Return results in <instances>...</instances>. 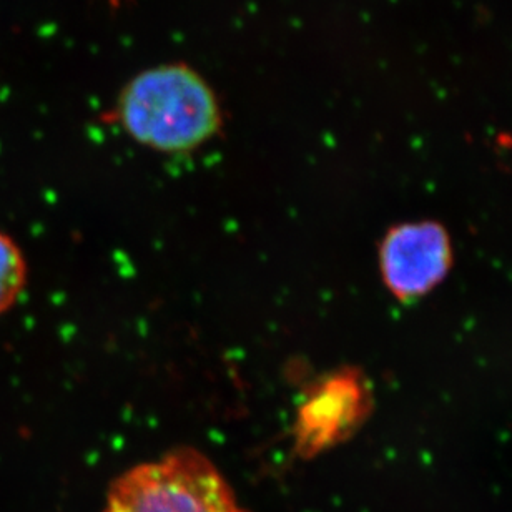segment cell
Wrapping results in <instances>:
<instances>
[{"label":"cell","mask_w":512,"mask_h":512,"mask_svg":"<svg viewBox=\"0 0 512 512\" xmlns=\"http://www.w3.org/2000/svg\"><path fill=\"white\" fill-rule=\"evenodd\" d=\"M109 120L143 147L188 153L225 125L222 100L198 70L183 62L153 65L120 90Z\"/></svg>","instance_id":"cell-1"},{"label":"cell","mask_w":512,"mask_h":512,"mask_svg":"<svg viewBox=\"0 0 512 512\" xmlns=\"http://www.w3.org/2000/svg\"><path fill=\"white\" fill-rule=\"evenodd\" d=\"M104 512H248L217 466L178 448L115 479Z\"/></svg>","instance_id":"cell-2"},{"label":"cell","mask_w":512,"mask_h":512,"mask_svg":"<svg viewBox=\"0 0 512 512\" xmlns=\"http://www.w3.org/2000/svg\"><path fill=\"white\" fill-rule=\"evenodd\" d=\"M453 250L438 223L416 222L393 228L381 245V275L399 300L424 296L443 281Z\"/></svg>","instance_id":"cell-3"},{"label":"cell","mask_w":512,"mask_h":512,"mask_svg":"<svg viewBox=\"0 0 512 512\" xmlns=\"http://www.w3.org/2000/svg\"><path fill=\"white\" fill-rule=\"evenodd\" d=\"M360 409L361 393L355 381L340 378L326 383L301 411L298 448L313 454L336 443L355 424Z\"/></svg>","instance_id":"cell-4"},{"label":"cell","mask_w":512,"mask_h":512,"mask_svg":"<svg viewBox=\"0 0 512 512\" xmlns=\"http://www.w3.org/2000/svg\"><path fill=\"white\" fill-rule=\"evenodd\" d=\"M25 261L12 238L0 232V313L9 310L25 285Z\"/></svg>","instance_id":"cell-5"},{"label":"cell","mask_w":512,"mask_h":512,"mask_svg":"<svg viewBox=\"0 0 512 512\" xmlns=\"http://www.w3.org/2000/svg\"><path fill=\"white\" fill-rule=\"evenodd\" d=\"M107 4L112 5V7H120V5H124L127 0H104Z\"/></svg>","instance_id":"cell-6"}]
</instances>
